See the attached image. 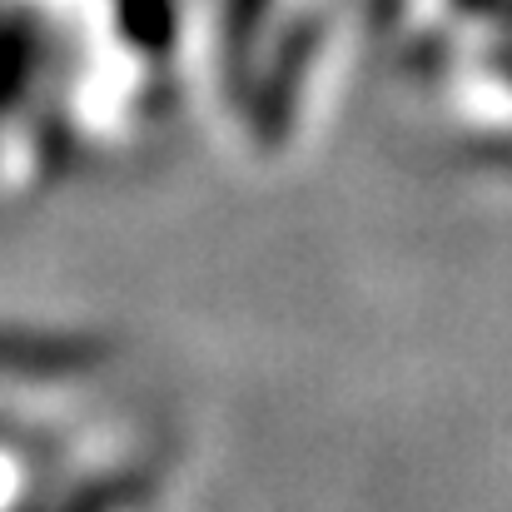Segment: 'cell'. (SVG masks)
Segmentation results:
<instances>
[{
  "label": "cell",
  "mask_w": 512,
  "mask_h": 512,
  "mask_svg": "<svg viewBox=\"0 0 512 512\" xmlns=\"http://www.w3.org/2000/svg\"><path fill=\"white\" fill-rule=\"evenodd\" d=\"M264 5L269 0H229L224 5V55H229V65H244V55L254 45V30L264 20Z\"/></svg>",
  "instance_id": "cell-1"
}]
</instances>
